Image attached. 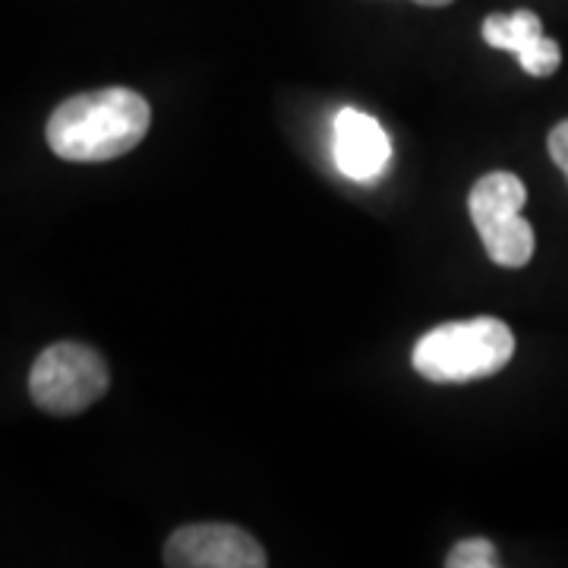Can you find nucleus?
Wrapping results in <instances>:
<instances>
[{"instance_id":"20e7f679","label":"nucleus","mask_w":568,"mask_h":568,"mask_svg":"<svg viewBox=\"0 0 568 568\" xmlns=\"http://www.w3.org/2000/svg\"><path fill=\"white\" fill-rule=\"evenodd\" d=\"M111 386V373L95 347L80 342H58L44 347L29 373L32 402L54 417L82 414Z\"/></svg>"},{"instance_id":"1a4fd4ad","label":"nucleus","mask_w":568,"mask_h":568,"mask_svg":"<svg viewBox=\"0 0 568 568\" xmlns=\"http://www.w3.org/2000/svg\"><path fill=\"white\" fill-rule=\"evenodd\" d=\"M549 159L556 162V168L562 171L568 178V121L556 123L552 130H549Z\"/></svg>"},{"instance_id":"f03ea898","label":"nucleus","mask_w":568,"mask_h":568,"mask_svg":"<svg viewBox=\"0 0 568 568\" xmlns=\"http://www.w3.org/2000/svg\"><path fill=\"white\" fill-rule=\"evenodd\" d=\"M515 357V335L496 316H477L465 323H446L429 328L414 345V369L439 386L474 383L496 376Z\"/></svg>"},{"instance_id":"f257e3e1","label":"nucleus","mask_w":568,"mask_h":568,"mask_svg":"<svg viewBox=\"0 0 568 568\" xmlns=\"http://www.w3.org/2000/svg\"><path fill=\"white\" fill-rule=\"evenodd\" d=\"M152 123V108L140 92L111 85L73 95L48 118L44 136L63 162H111L133 152Z\"/></svg>"},{"instance_id":"7ed1b4c3","label":"nucleus","mask_w":568,"mask_h":568,"mask_svg":"<svg viewBox=\"0 0 568 568\" xmlns=\"http://www.w3.org/2000/svg\"><path fill=\"white\" fill-rule=\"evenodd\" d=\"M525 203H528L525 183L508 171L484 174L467 196L470 222L484 241V250L503 268H521L534 256L537 237H534V224L521 215Z\"/></svg>"},{"instance_id":"0eeeda50","label":"nucleus","mask_w":568,"mask_h":568,"mask_svg":"<svg viewBox=\"0 0 568 568\" xmlns=\"http://www.w3.org/2000/svg\"><path fill=\"white\" fill-rule=\"evenodd\" d=\"M480 36L487 44L515 54L521 70L528 77H552L562 63V48L559 41L547 39L544 22L534 10H515V13H493L480 26Z\"/></svg>"},{"instance_id":"6e6552de","label":"nucleus","mask_w":568,"mask_h":568,"mask_svg":"<svg viewBox=\"0 0 568 568\" xmlns=\"http://www.w3.org/2000/svg\"><path fill=\"white\" fill-rule=\"evenodd\" d=\"M448 568H496L499 566V549L489 544L487 537H467L462 544L448 549Z\"/></svg>"},{"instance_id":"39448f33","label":"nucleus","mask_w":568,"mask_h":568,"mask_svg":"<svg viewBox=\"0 0 568 568\" xmlns=\"http://www.w3.org/2000/svg\"><path fill=\"white\" fill-rule=\"evenodd\" d=\"M164 566L171 568H265V549L256 537L234 525H186L164 544Z\"/></svg>"},{"instance_id":"423d86ee","label":"nucleus","mask_w":568,"mask_h":568,"mask_svg":"<svg viewBox=\"0 0 568 568\" xmlns=\"http://www.w3.org/2000/svg\"><path fill=\"white\" fill-rule=\"evenodd\" d=\"M332 159L347 181H376L388 168L392 142L376 118L357 108H342L332 123Z\"/></svg>"},{"instance_id":"9d476101","label":"nucleus","mask_w":568,"mask_h":568,"mask_svg":"<svg viewBox=\"0 0 568 568\" xmlns=\"http://www.w3.org/2000/svg\"><path fill=\"white\" fill-rule=\"evenodd\" d=\"M414 3H420V7H448L452 0H414Z\"/></svg>"}]
</instances>
